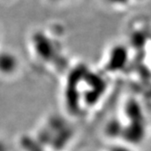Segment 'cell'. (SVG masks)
<instances>
[{
	"mask_svg": "<svg viewBox=\"0 0 151 151\" xmlns=\"http://www.w3.org/2000/svg\"><path fill=\"white\" fill-rule=\"evenodd\" d=\"M0 151H6V147L3 144H1V142H0Z\"/></svg>",
	"mask_w": 151,
	"mask_h": 151,
	"instance_id": "cell-1",
	"label": "cell"
}]
</instances>
